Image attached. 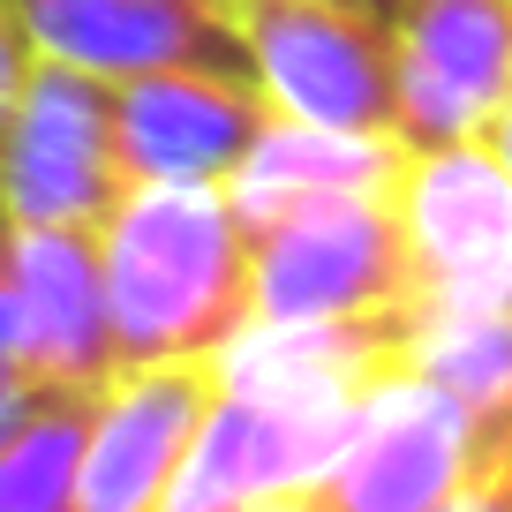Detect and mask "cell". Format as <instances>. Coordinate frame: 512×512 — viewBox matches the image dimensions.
Returning <instances> with one entry per match:
<instances>
[{
    "label": "cell",
    "mask_w": 512,
    "mask_h": 512,
    "mask_svg": "<svg viewBox=\"0 0 512 512\" xmlns=\"http://www.w3.org/2000/svg\"><path fill=\"white\" fill-rule=\"evenodd\" d=\"M106 302L128 362H219L256 324V241L219 181H136L106 226Z\"/></svg>",
    "instance_id": "6da1fadb"
},
{
    "label": "cell",
    "mask_w": 512,
    "mask_h": 512,
    "mask_svg": "<svg viewBox=\"0 0 512 512\" xmlns=\"http://www.w3.org/2000/svg\"><path fill=\"white\" fill-rule=\"evenodd\" d=\"M407 181V174H400ZM392 189L309 196L287 219L256 226V317L272 324H339L415 302V241Z\"/></svg>",
    "instance_id": "7a4b0ae2"
},
{
    "label": "cell",
    "mask_w": 512,
    "mask_h": 512,
    "mask_svg": "<svg viewBox=\"0 0 512 512\" xmlns=\"http://www.w3.org/2000/svg\"><path fill=\"white\" fill-rule=\"evenodd\" d=\"M0 189L16 226H106L121 196L136 189L121 159V113H113V83L76 61L38 53L23 113L0 151Z\"/></svg>",
    "instance_id": "3957f363"
},
{
    "label": "cell",
    "mask_w": 512,
    "mask_h": 512,
    "mask_svg": "<svg viewBox=\"0 0 512 512\" xmlns=\"http://www.w3.org/2000/svg\"><path fill=\"white\" fill-rule=\"evenodd\" d=\"M256 83L279 113L324 128L400 136L392 83V23L354 0H234Z\"/></svg>",
    "instance_id": "277c9868"
},
{
    "label": "cell",
    "mask_w": 512,
    "mask_h": 512,
    "mask_svg": "<svg viewBox=\"0 0 512 512\" xmlns=\"http://www.w3.org/2000/svg\"><path fill=\"white\" fill-rule=\"evenodd\" d=\"M497 437L505 430L482 422L460 392L400 362L354 415L324 490L339 497V512H430L437 497H452L475 475Z\"/></svg>",
    "instance_id": "5b68a950"
},
{
    "label": "cell",
    "mask_w": 512,
    "mask_h": 512,
    "mask_svg": "<svg viewBox=\"0 0 512 512\" xmlns=\"http://www.w3.org/2000/svg\"><path fill=\"white\" fill-rule=\"evenodd\" d=\"M400 144H490L512 106V0H407L392 16Z\"/></svg>",
    "instance_id": "8992f818"
},
{
    "label": "cell",
    "mask_w": 512,
    "mask_h": 512,
    "mask_svg": "<svg viewBox=\"0 0 512 512\" xmlns=\"http://www.w3.org/2000/svg\"><path fill=\"white\" fill-rule=\"evenodd\" d=\"M400 219L415 241V294L512 309V166L490 144L415 151Z\"/></svg>",
    "instance_id": "52a82bcc"
},
{
    "label": "cell",
    "mask_w": 512,
    "mask_h": 512,
    "mask_svg": "<svg viewBox=\"0 0 512 512\" xmlns=\"http://www.w3.org/2000/svg\"><path fill=\"white\" fill-rule=\"evenodd\" d=\"M362 407H309V400H279V392L219 384V400H211L204 430H196L189 460L166 490V512H241L272 490L324 482Z\"/></svg>",
    "instance_id": "ba28073f"
},
{
    "label": "cell",
    "mask_w": 512,
    "mask_h": 512,
    "mask_svg": "<svg viewBox=\"0 0 512 512\" xmlns=\"http://www.w3.org/2000/svg\"><path fill=\"white\" fill-rule=\"evenodd\" d=\"M211 400H219V362H128L91 407L83 512H166V490Z\"/></svg>",
    "instance_id": "9c48e42d"
},
{
    "label": "cell",
    "mask_w": 512,
    "mask_h": 512,
    "mask_svg": "<svg viewBox=\"0 0 512 512\" xmlns=\"http://www.w3.org/2000/svg\"><path fill=\"white\" fill-rule=\"evenodd\" d=\"M113 113H121V159L136 181H219L226 189L279 106L256 76L151 68V76L113 83Z\"/></svg>",
    "instance_id": "30bf717a"
},
{
    "label": "cell",
    "mask_w": 512,
    "mask_h": 512,
    "mask_svg": "<svg viewBox=\"0 0 512 512\" xmlns=\"http://www.w3.org/2000/svg\"><path fill=\"white\" fill-rule=\"evenodd\" d=\"M38 53L91 76H151V68H219L256 76L234 0H23Z\"/></svg>",
    "instance_id": "8fae6325"
},
{
    "label": "cell",
    "mask_w": 512,
    "mask_h": 512,
    "mask_svg": "<svg viewBox=\"0 0 512 512\" xmlns=\"http://www.w3.org/2000/svg\"><path fill=\"white\" fill-rule=\"evenodd\" d=\"M23 302V369L38 392H106L121 377V339L106 302V249L91 226H23L8 256Z\"/></svg>",
    "instance_id": "7c38bea8"
},
{
    "label": "cell",
    "mask_w": 512,
    "mask_h": 512,
    "mask_svg": "<svg viewBox=\"0 0 512 512\" xmlns=\"http://www.w3.org/2000/svg\"><path fill=\"white\" fill-rule=\"evenodd\" d=\"M415 151L400 136H369V128H324V121H294V113H272V128L256 136V151L241 159V174L226 181L234 196V219L272 226L287 219L309 196H339V189H392L407 174Z\"/></svg>",
    "instance_id": "4fadbf2b"
},
{
    "label": "cell",
    "mask_w": 512,
    "mask_h": 512,
    "mask_svg": "<svg viewBox=\"0 0 512 512\" xmlns=\"http://www.w3.org/2000/svg\"><path fill=\"white\" fill-rule=\"evenodd\" d=\"M407 362L460 392L482 422L512 430V309H475V302H430L415 294L407 317Z\"/></svg>",
    "instance_id": "5bb4252c"
},
{
    "label": "cell",
    "mask_w": 512,
    "mask_h": 512,
    "mask_svg": "<svg viewBox=\"0 0 512 512\" xmlns=\"http://www.w3.org/2000/svg\"><path fill=\"white\" fill-rule=\"evenodd\" d=\"M98 392H46L0 445V512H83V445Z\"/></svg>",
    "instance_id": "9a60e30c"
},
{
    "label": "cell",
    "mask_w": 512,
    "mask_h": 512,
    "mask_svg": "<svg viewBox=\"0 0 512 512\" xmlns=\"http://www.w3.org/2000/svg\"><path fill=\"white\" fill-rule=\"evenodd\" d=\"M38 68V38L23 23V0H0V151H8V128L23 113V91H31Z\"/></svg>",
    "instance_id": "2e32d148"
},
{
    "label": "cell",
    "mask_w": 512,
    "mask_h": 512,
    "mask_svg": "<svg viewBox=\"0 0 512 512\" xmlns=\"http://www.w3.org/2000/svg\"><path fill=\"white\" fill-rule=\"evenodd\" d=\"M430 512H512V430L482 452V467L460 482L452 497H437Z\"/></svg>",
    "instance_id": "e0dca14e"
},
{
    "label": "cell",
    "mask_w": 512,
    "mask_h": 512,
    "mask_svg": "<svg viewBox=\"0 0 512 512\" xmlns=\"http://www.w3.org/2000/svg\"><path fill=\"white\" fill-rule=\"evenodd\" d=\"M38 400H46V392H38L23 369H0V445H8V437L31 422V407H38Z\"/></svg>",
    "instance_id": "ac0fdd59"
},
{
    "label": "cell",
    "mask_w": 512,
    "mask_h": 512,
    "mask_svg": "<svg viewBox=\"0 0 512 512\" xmlns=\"http://www.w3.org/2000/svg\"><path fill=\"white\" fill-rule=\"evenodd\" d=\"M0 369H23V302H16V279L8 272H0Z\"/></svg>",
    "instance_id": "d6986e66"
},
{
    "label": "cell",
    "mask_w": 512,
    "mask_h": 512,
    "mask_svg": "<svg viewBox=\"0 0 512 512\" xmlns=\"http://www.w3.org/2000/svg\"><path fill=\"white\" fill-rule=\"evenodd\" d=\"M241 512H339V497L324 490V482H302V490H272V497H256V505Z\"/></svg>",
    "instance_id": "ffe728a7"
},
{
    "label": "cell",
    "mask_w": 512,
    "mask_h": 512,
    "mask_svg": "<svg viewBox=\"0 0 512 512\" xmlns=\"http://www.w3.org/2000/svg\"><path fill=\"white\" fill-rule=\"evenodd\" d=\"M16 234L23 226H16V211H8V189H0V272H8V256H16Z\"/></svg>",
    "instance_id": "44dd1931"
},
{
    "label": "cell",
    "mask_w": 512,
    "mask_h": 512,
    "mask_svg": "<svg viewBox=\"0 0 512 512\" xmlns=\"http://www.w3.org/2000/svg\"><path fill=\"white\" fill-rule=\"evenodd\" d=\"M490 151H497V159H505V166H512V106H505V113H497V128H490Z\"/></svg>",
    "instance_id": "7402d4cb"
},
{
    "label": "cell",
    "mask_w": 512,
    "mask_h": 512,
    "mask_svg": "<svg viewBox=\"0 0 512 512\" xmlns=\"http://www.w3.org/2000/svg\"><path fill=\"white\" fill-rule=\"evenodd\" d=\"M354 8H369V16H384V23H392V16L407 8V0H354Z\"/></svg>",
    "instance_id": "603a6c76"
}]
</instances>
